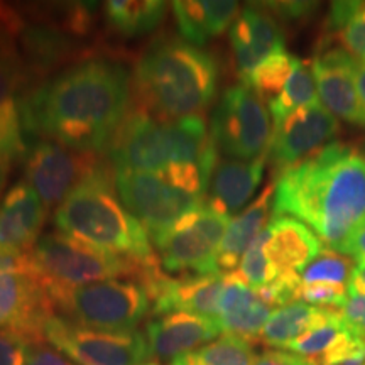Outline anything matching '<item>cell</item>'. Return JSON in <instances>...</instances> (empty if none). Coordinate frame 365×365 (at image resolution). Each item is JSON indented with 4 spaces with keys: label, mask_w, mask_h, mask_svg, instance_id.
<instances>
[{
    "label": "cell",
    "mask_w": 365,
    "mask_h": 365,
    "mask_svg": "<svg viewBox=\"0 0 365 365\" xmlns=\"http://www.w3.org/2000/svg\"><path fill=\"white\" fill-rule=\"evenodd\" d=\"M129 105V71L105 58L76 63L19 97L27 135L95 156L110 149Z\"/></svg>",
    "instance_id": "1"
},
{
    "label": "cell",
    "mask_w": 365,
    "mask_h": 365,
    "mask_svg": "<svg viewBox=\"0 0 365 365\" xmlns=\"http://www.w3.org/2000/svg\"><path fill=\"white\" fill-rule=\"evenodd\" d=\"M272 217H293L340 252L365 225V153L330 143L274 181Z\"/></svg>",
    "instance_id": "2"
},
{
    "label": "cell",
    "mask_w": 365,
    "mask_h": 365,
    "mask_svg": "<svg viewBox=\"0 0 365 365\" xmlns=\"http://www.w3.org/2000/svg\"><path fill=\"white\" fill-rule=\"evenodd\" d=\"M218 85V65L208 51L178 38L149 44L135 66L139 107L163 120L202 117Z\"/></svg>",
    "instance_id": "3"
},
{
    "label": "cell",
    "mask_w": 365,
    "mask_h": 365,
    "mask_svg": "<svg viewBox=\"0 0 365 365\" xmlns=\"http://www.w3.org/2000/svg\"><path fill=\"white\" fill-rule=\"evenodd\" d=\"M54 227L73 239L134 261L154 255L149 234L117 196L115 173L103 163L56 208Z\"/></svg>",
    "instance_id": "4"
},
{
    "label": "cell",
    "mask_w": 365,
    "mask_h": 365,
    "mask_svg": "<svg viewBox=\"0 0 365 365\" xmlns=\"http://www.w3.org/2000/svg\"><path fill=\"white\" fill-rule=\"evenodd\" d=\"M46 294L120 276H137L139 261L98 249L61 232L41 235L29 252Z\"/></svg>",
    "instance_id": "5"
},
{
    "label": "cell",
    "mask_w": 365,
    "mask_h": 365,
    "mask_svg": "<svg viewBox=\"0 0 365 365\" xmlns=\"http://www.w3.org/2000/svg\"><path fill=\"white\" fill-rule=\"evenodd\" d=\"M53 312L75 325L98 331H137L153 308L139 281L108 279L48 294Z\"/></svg>",
    "instance_id": "6"
},
{
    "label": "cell",
    "mask_w": 365,
    "mask_h": 365,
    "mask_svg": "<svg viewBox=\"0 0 365 365\" xmlns=\"http://www.w3.org/2000/svg\"><path fill=\"white\" fill-rule=\"evenodd\" d=\"M232 217L223 215L207 200L153 239L159 262L168 274L210 276L218 271V250Z\"/></svg>",
    "instance_id": "7"
},
{
    "label": "cell",
    "mask_w": 365,
    "mask_h": 365,
    "mask_svg": "<svg viewBox=\"0 0 365 365\" xmlns=\"http://www.w3.org/2000/svg\"><path fill=\"white\" fill-rule=\"evenodd\" d=\"M272 129L271 113L262 98L244 81L223 91L210 122L218 153L237 161L266 156Z\"/></svg>",
    "instance_id": "8"
},
{
    "label": "cell",
    "mask_w": 365,
    "mask_h": 365,
    "mask_svg": "<svg viewBox=\"0 0 365 365\" xmlns=\"http://www.w3.org/2000/svg\"><path fill=\"white\" fill-rule=\"evenodd\" d=\"M43 339L76 365H144L150 359L144 333L90 330L58 314L44 322Z\"/></svg>",
    "instance_id": "9"
},
{
    "label": "cell",
    "mask_w": 365,
    "mask_h": 365,
    "mask_svg": "<svg viewBox=\"0 0 365 365\" xmlns=\"http://www.w3.org/2000/svg\"><path fill=\"white\" fill-rule=\"evenodd\" d=\"M108 158L113 171H164L175 163L171 120H163L143 107L134 108L118 127Z\"/></svg>",
    "instance_id": "10"
},
{
    "label": "cell",
    "mask_w": 365,
    "mask_h": 365,
    "mask_svg": "<svg viewBox=\"0 0 365 365\" xmlns=\"http://www.w3.org/2000/svg\"><path fill=\"white\" fill-rule=\"evenodd\" d=\"M113 173L118 198L132 215L143 223L150 240L170 228L186 212L202 203L176 188L163 171Z\"/></svg>",
    "instance_id": "11"
},
{
    "label": "cell",
    "mask_w": 365,
    "mask_h": 365,
    "mask_svg": "<svg viewBox=\"0 0 365 365\" xmlns=\"http://www.w3.org/2000/svg\"><path fill=\"white\" fill-rule=\"evenodd\" d=\"M95 154L76 153L51 140L31 144L24 158L26 182L48 208L59 207L86 175L98 166Z\"/></svg>",
    "instance_id": "12"
},
{
    "label": "cell",
    "mask_w": 365,
    "mask_h": 365,
    "mask_svg": "<svg viewBox=\"0 0 365 365\" xmlns=\"http://www.w3.org/2000/svg\"><path fill=\"white\" fill-rule=\"evenodd\" d=\"M339 120L323 103L304 105L272 129L267 161L276 178L323 149L339 132Z\"/></svg>",
    "instance_id": "13"
},
{
    "label": "cell",
    "mask_w": 365,
    "mask_h": 365,
    "mask_svg": "<svg viewBox=\"0 0 365 365\" xmlns=\"http://www.w3.org/2000/svg\"><path fill=\"white\" fill-rule=\"evenodd\" d=\"M51 314V301L34 276L0 272V330L17 331L31 341H44L43 327Z\"/></svg>",
    "instance_id": "14"
},
{
    "label": "cell",
    "mask_w": 365,
    "mask_h": 365,
    "mask_svg": "<svg viewBox=\"0 0 365 365\" xmlns=\"http://www.w3.org/2000/svg\"><path fill=\"white\" fill-rule=\"evenodd\" d=\"M354 59L341 48H323L312 61L319 98L333 115L365 127V112L354 80Z\"/></svg>",
    "instance_id": "15"
},
{
    "label": "cell",
    "mask_w": 365,
    "mask_h": 365,
    "mask_svg": "<svg viewBox=\"0 0 365 365\" xmlns=\"http://www.w3.org/2000/svg\"><path fill=\"white\" fill-rule=\"evenodd\" d=\"M220 331L215 319L178 312L149 319L144 335L150 357L171 364L218 339Z\"/></svg>",
    "instance_id": "16"
},
{
    "label": "cell",
    "mask_w": 365,
    "mask_h": 365,
    "mask_svg": "<svg viewBox=\"0 0 365 365\" xmlns=\"http://www.w3.org/2000/svg\"><path fill=\"white\" fill-rule=\"evenodd\" d=\"M230 44L242 81L272 53L284 48V34L276 17L264 7H244L230 27Z\"/></svg>",
    "instance_id": "17"
},
{
    "label": "cell",
    "mask_w": 365,
    "mask_h": 365,
    "mask_svg": "<svg viewBox=\"0 0 365 365\" xmlns=\"http://www.w3.org/2000/svg\"><path fill=\"white\" fill-rule=\"evenodd\" d=\"M46 207L27 182H17L0 203V254L33 250L46 220Z\"/></svg>",
    "instance_id": "18"
},
{
    "label": "cell",
    "mask_w": 365,
    "mask_h": 365,
    "mask_svg": "<svg viewBox=\"0 0 365 365\" xmlns=\"http://www.w3.org/2000/svg\"><path fill=\"white\" fill-rule=\"evenodd\" d=\"M272 308L255 294L252 287L234 272H227L220 304H218V325L223 333L257 341L264 325L271 317Z\"/></svg>",
    "instance_id": "19"
},
{
    "label": "cell",
    "mask_w": 365,
    "mask_h": 365,
    "mask_svg": "<svg viewBox=\"0 0 365 365\" xmlns=\"http://www.w3.org/2000/svg\"><path fill=\"white\" fill-rule=\"evenodd\" d=\"M267 230L266 252L277 274H301L323 250L312 228L293 217H272Z\"/></svg>",
    "instance_id": "20"
},
{
    "label": "cell",
    "mask_w": 365,
    "mask_h": 365,
    "mask_svg": "<svg viewBox=\"0 0 365 365\" xmlns=\"http://www.w3.org/2000/svg\"><path fill=\"white\" fill-rule=\"evenodd\" d=\"M266 163L267 156L252 161L227 158L218 161L208 186L207 202L223 215L232 217V213L239 212L250 202L261 185Z\"/></svg>",
    "instance_id": "21"
},
{
    "label": "cell",
    "mask_w": 365,
    "mask_h": 365,
    "mask_svg": "<svg viewBox=\"0 0 365 365\" xmlns=\"http://www.w3.org/2000/svg\"><path fill=\"white\" fill-rule=\"evenodd\" d=\"M171 11L186 43L203 46L232 27L240 7L232 0H178L171 4Z\"/></svg>",
    "instance_id": "22"
},
{
    "label": "cell",
    "mask_w": 365,
    "mask_h": 365,
    "mask_svg": "<svg viewBox=\"0 0 365 365\" xmlns=\"http://www.w3.org/2000/svg\"><path fill=\"white\" fill-rule=\"evenodd\" d=\"M274 188H276L274 182L267 185L247 208L242 210L239 215L228 223L220 250H218V271L220 272L227 274L237 271L244 254L269 225L267 220L272 212Z\"/></svg>",
    "instance_id": "23"
},
{
    "label": "cell",
    "mask_w": 365,
    "mask_h": 365,
    "mask_svg": "<svg viewBox=\"0 0 365 365\" xmlns=\"http://www.w3.org/2000/svg\"><path fill=\"white\" fill-rule=\"evenodd\" d=\"M76 36L65 27L27 26L19 36L21 54L31 76L46 73L70 59L76 53Z\"/></svg>",
    "instance_id": "24"
},
{
    "label": "cell",
    "mask_w": 365,
    "mask_h": 365,
    "mask_svg": "<svg viewBox=\"0 0 365 365\" xmlns=\"http://www.w3.org/2000/svg\"><path fill=\"white\" fill-rule=\"evenodd\" d=\"M330 312L331 309L312 307L303 301H294L286 307L272 309L271 317L262 328L259 341L274 349H287L309 328L323 322Z\"/></svg>",
    "instance_id": "25"
},
{
    "label": "cell",
    "mask_w": 365,
    "mask_h": 365,
    "mask_svg": "<svg viewBox=\"0 0 365 365\" xmlns=\"http://www.w3.org/2000/svg\"><path fill=\"white\" fill-rule=\"evenodd\" d=\"M108 26L125 38L158 29L166 17L168 4L161 0H110L103 7Z\"/></svg>",
    "instance_id": "26"
},
{
    "label": "cell",
    "mask_w": 365,
    "mask_h": 365,
    "mask_svg": "<svg viewBox=\"0 0 365 365\" xmlns=\"http://www.w3.org/2000/svg\"><path fill=\"white\" fill-rule=\"evenodd\" d=\"M255 360L257 355L252 341L223 333L202 349L182 355L170 365H254Z\"/></svg>",
    "instance_id": "27"
},
{
    "label": "cell",
    "mask_w": 365,
    "mask_h": 365,
    "mask_svg": "<svg viewBox=\"0 0 365 365\" xmlns=\"http://www.w3.org/2000/svg\"><path fill=\"white\" fill-rule=\"evenodd\" d=\"M318 100L317 81H314L312 61H303L298 59L296 68L287 80V83L279 95L269 103V113H271L274 127L279 125L284 118L298 108L309 105Z\"/></svg>",
    "instance_id": "28"
},
{
    "label": "cell",
    "mask_w": 365,
    "mask_h": 365,
    "mask_svg": "<svg viewBox=\"0 0 365 365\" xmlns=\"http://www.w3.org/2000/svg\"><path fill=\"white\" fill-rule=\"evenodd\" d=\"M296 63H298V58L282 48L264 59L244 83H249L250 88L262 98V102L271 103L291 78Z\"/></svg>",
    "instance_id": "29"
},
{
    "label": "cell",
    "mask_w": 365,
    "mask_h": 365,
    "mask_svg": "<svg viewBox=\"0 0 365 365\" xmlns=\"http://www.w3.org/2000/svg\"><path fill=\"white\" fill-rule=\"evenodd\" d=\"M345 327L346 322L341 317L340 309H331L323 322H319L318 325L309 328L304 335L296 339L287 346V350H291V354L307 359L308 362L317 364L319 357L335 344V340L345 330Z\"/></svg>",
    "instance_id": "30"
},
{
    "label": "cell",
    "mask_w": 365,
    "mask_h": 365,
    "mask_svg": "<svg viewBox=\"0 0 365 365\" xmlns=\"http://www.w3.org/2000/svg\"><path fill=\"white\" fill-rule=\"evenodd\" d=\"M24 135L19 97L7 100L0 105V163L4 166L11 168L12 164L24 161L29 149Z\"/></svg>",
    "instance_id": "31"
},
{
    "label": "cell",
    "mask_w": 365,
    "mask_h": 365,
    "mask_svg": "<svg viewBox=\"0 0 365 365\" xmlns=\"http://www.w3.org/2000/svg\"><path fill=\"white\" fill-rule=\"evenodd\" d=\"M17 38L19 36L9 31L0 34V105L16 98L17 91L31 78L21 49L17 48Z\"/></svg>",
    "instance_id": "32"
},
{
    "label": "cell",
    "mask_w": 365,
    "mask_h": 365,
    "mask_svg": "<svg viewBox=\"0 0 365 365\" xmlns=\"http://www.w3.org/2000/svg\"><path fill=\"white\" fill-rule=\"evenodd\" d=\"M352 271V259L331 249H327L322 250V254L299 276L303 284L323 282V284L349 286Z\"/></svg>",
    "instance_id": "33"
},
{
    "label": "cell",
    "mask_w": 365,
    "mask_h": 365,
    "mask_svg": "<svg viewBox=\"0 0 365 365\" xmlns=\"http://www.w3.org/2000/svg\"><path fill=\"white\" fill-rule=\"evenodd\" d=\"M267 239L269 230L266 227L261 232V235L254 240V244L250 245L247 252L244 254V257H242L239 264V269H237V274L242 277V281L249 287H252L254 291L261 289V287L272 282L277 277L276 267L269 261L266 252Z\"/></svg>",
    "instance_id": "34"
},
{
    "label": "cell",
    "mask_w": 365,
    "mask_h": 365,
    "mask_svg": "<svg viewBox=\"0 0 365 365\" xmlns=\"http://www.w3.org/2000/svg\"><path fill=\"white\" fill-rule=\"evenodd\" d=\"M335 34L345 53L359 63H365V2H357L354 12Z\"/></svg>",
    "instance_id": "35"
},
{
    "label": "cell",
    "mask_w": 365,
    "mask_h": 365,
    "mask_svg": "<svg viewBox=\"0 0 365 365\" xmlns=\"http://www.w3.org/2000/svg\"><path fill=\"white\" fill-rule=\"evenodd\" d=\"M301 282V276L296 272H281L272 282H269L261 289L255 291V294L261 298L269 307H286V304L298 301V293Z\"/></svg>",
    "instance_id": "36"
},
{
    "label": "cell",
    "mask_w": 365,
    "mask_h": 365,
    "mask_svg": "<svg viewBox=\"0 0 365 365\" xmlns=\"http://www.w3.org/2000/svg\"><path fill=\"white\" fill-rule=\"evenodd\" d=\"M349 299V289L346 286L336 284H323V282H314V284H301L298 301L312 304L317 308L328 309H341Z\"/></svg>",
    "instance_id": "37"
},
{
    "label": "cell",
    "mask_w": 365,
    "mask_h": 365,
    "mask_svg": "<svg viewBox=\"0 0 365 365\" xmlns=\"http://www.w3.org/2000/svg\"><path fill=\"white\" fill-rule=\"evenodd\" d=\"M31 341L12 330H0V365H27Z\"/></svg>",
    "instance_id": "38"
},
{
    "label": "cell",
    "mask_w": 365,
    "mask_h": 365,
    "mask_svg": "<svg viewBox=\"0 0 365 365\" xmlns=\"http://www.w3.org/2000/svg\"><path fill=\"white\" fill-rule=\"evenodd\" d=\"M264 9L272 14L276 19L284 22H298L308 19L317 11L318 4L313 2H267L262 4Z\"/></svg>",
    "instance_id": "39"
},
{
    "label": "cell",
    "mask_w": 365,
    "mask_h": 365,
    "mask_svg": "<svg viewBox=\"0 0 365 365\" xmlns=\"http://www.w3.org/2000/svg\"><path fill=\"white\" fill-rule=\"evenodd\" d=\"M27 365H76L46 341H33L29 349Z\"/></svg>",
    "instance_id": "40"
},
{
    "label": "cell",
    "mask_w": 365,
    "mask_h": 365,
    "mask_svg": "<svg viewBox=\"0 0 365 365\" xmlns=\"http://www.w3.org/2000/svg\"><path fill=\"white\" fill-rule=\"evenodd\" d=\"M340 313L350 327L365 335V296L349 294V299Z\"/></svg>",
    "instance_id": "41"
},
{
    "label": "cell",
    "mask_w": 365,
    "mask_h": 365,
    "mask_svg": "<svg viewBox=\"0 0 365 365\" xmlns=\"http://www.w3.org/2000/svg\"><path fill=\"white\" fill-rule=\"evenodd\" d=\"M254 365H314L308 362L307 359L291 352H282V350H267L261 354L255 360Z\"/></svg>",
    "instance_id": "42"
},
{
    "label": "cell",
    "mask_w": 365,
    "mask_h": 365,
    "mask_svg": "<svg viewBox=\"0 0 365 365\" xmlns=\"http://www.w3.org/2000/svg\"><path fill=\"white\" fill-rule=\"evenodd\" d=\"M24 27V21H22V17L16 9L0 4V34L9 31V33L21 36Z\"/></svg>",
    "instance_id": "43"
},
{
    "label": "cell",
    "mask_w": 365,
    "mask_h": 365,
    "mask_svg": "<svg viewBox=\"0 0 365 365\" xmlns=\"http://www.w3.org/2000/svg\"><path fill=\"white\" fill-rule=\"evenodd\" d=\"M340 254L354 259L357 264L365 262V225L360 227L359 230L350 237V240L344 245Z\"/></svg>",
    "instance_id": "44"
},
{
    "label": "cell",
    "mask_w": 365,
    "mask_h": 365,
    "mask_svg": "<svg viewBox=\"0 0 365 365\" xmlns=\"http://www.w3.org/2000/svg\"><path fill=\"white\" fill-rule=\"evenodd\" d=\"M346 289H349V294L365 296V262H360L354 267Z\"/></svg>",
    "instance_id": "45"
},
{
    "label": "cell",
    "mask_w": 365,
    "mask_h": 365,
    "mask_svg": "<svg viewBox=\"0 0 365 365\" xmlns=\"http://www.w3.org/2000/svg\"><path fill=\"white\" fill-rule=\"evenodd\" d=\"M354 80H355V86H357L360 103H362V108L365 112V63H359V61L355 63Z\"/></svg>",
    "instance_id": "46"
},
{
    "label": "cell",
    "mask_w": 365,
    "mask_h": 365,
    "mask_svg": "<svg viewBox=\"0 0 365 365\" xmlns=\"http://www.w3.org/2000/svg\"><path fill=\"white\" fill-rule=\"evenodd\" d=\"M7 171L9 168L4 166L2 163H0V191L4 190V186H6V181H7Z\"/></svg>",
    "instance_id": "47"
},
{
    "label": "cell",
    "mask_w": 365,
    "mask_h": 365,
    "mask_svg": "<svg viewBox=\"0 0 365 365\" xmlns=\"http://www.w3.org/2000/svg\"><path fill=\"white\" fill-rule=\"evenodd\" d=\"M144 365H158V364H144Z\"/></svg>",
    "instance_id": "48"
},
{
    "label": "cell",
    "mask_w": 365,
    "mask_h": 365,
    "mask_svg": "<svg viewBox=\"0 0 365 365\" xmlns=\"http://www.w3.org/2000/svg\"><path fill=\"white\" fill-rule=\"evenodd\" d=\"M364 153H365V150H364Z\"/></svg>",
    "instance_id": "49"
}]
</instances>
